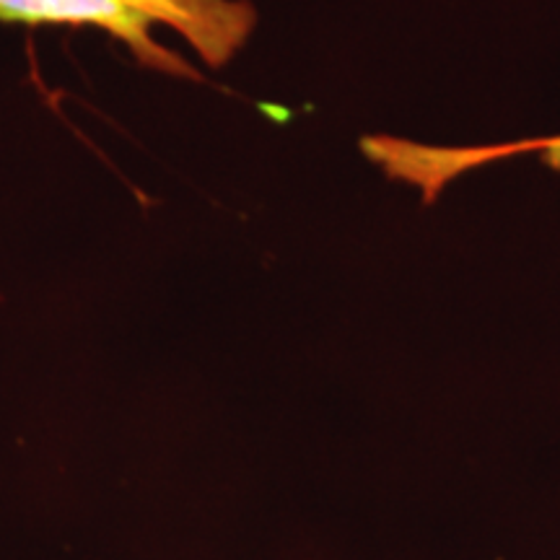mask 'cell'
<instances>
[{
  "label": "cell",
  "mask_w": 560,
  "mask_h": 560,
  "mask_svg": "<svg viewBox=\"0 0 560 560\" xmlns=\"http://www.w3.org/2000/svg\"><path fill=\"white\" fill-rule=\"evenodd\" d=\"M361 149L374 164L382 166L387 177L418 187L425 202L436 200V195L459 174L499 159L540 153L545 164L560 172V136L524 138L495 145H457V149L454 145L412 143L405 138L371 136L361 140Z\"/></svg>",
  "instance_id": "7a4b0ae2"
},
{
  "label": "cell",
  "mask_w": 560,
  "mask_h": 560,
  "mask_svg": "<svg viewBox=\"0 0 560 560\" xmlns=\"http://www.w3.org/2000/svg\"><path fill=\"white\" fill-rule=\"evenodd\" d=\"M0 24L89 26L125 45L143 68L200 81L156 32L172 30L210 68H221L247 45L257 11L249 0H0Z\"/></svg>",
  "instance_id": "6da1fadb"
}]
</instances>
